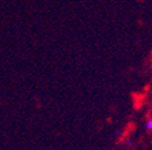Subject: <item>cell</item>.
<instances>
[{
	"label": "cell",
	"instance_id": "cell-1",
	"mask_svg": "<svg viewBox=\"0 0 152 150\" xmlns=\"http://www.w3.org/2000/svg\"><path fill=\"white\" fill-rule=\"evenodd\" d=\"M146 128L150 130V131H152V119H150V120L146 121Z\"/></svg>",
	"mask_w": 152,
	"mask_h": 150
}]
</instances>
